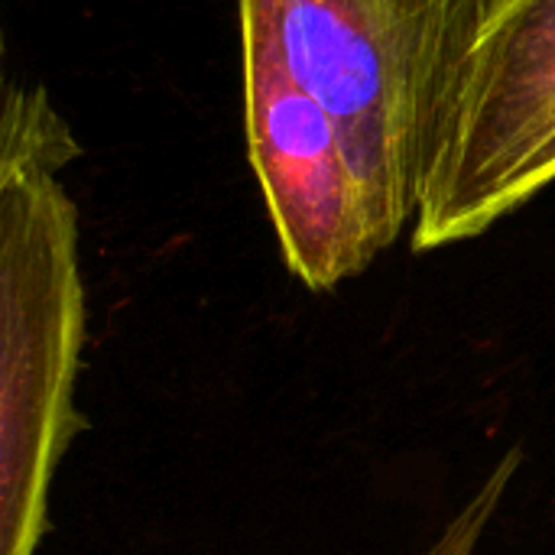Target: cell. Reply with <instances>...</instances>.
I'll return each instance as SVG.
<instances>
[{
    "instance_id": "1",
    "label": "cell",
    "mask_w": 555,
    "mask_h": 555,
    "mask_svg": "<svg viewBox=\"0 0 555 555\" xmlns=\"http://www.w3.org/2000/svg\"><path fill=\"white\" fill-rule=\"evenodd\" d=\"M78 143L42 88L7 85L0 120V555H36L49 491L85 429L78 211L59 169Z\"/></svg>"
},
{
    "instance_id": "2",
    "label": "cell",
    "mask_w": 555,
    "mask_h": 555,
    "mask_svg": "<svg viewBox=\"0 0 555 555\" xmlns=\"http://www.w3.org/2000/svg\"><path fill=\"white\" fill-rule=\"evenodd\" d=\"M462 10L465 0H241V29L338 127L390 244L416 215Z\"/></svg>"
},
{
    "instance_id": "3",
    "label": "cell",
    "mask_w": 555,
    "mask_h": 555,
    "mask_svg": "<svg viewBox=\"0 0 555 555\" xmlns=\"http://www.w3.org/2000/svg\"><path fill=\"white\" fill-rule=\"evenodd\" d=\"M555 182V0H465L436 104L413 247L485 234Z\"/></svg>"
},
{
    "instance_id": "4",
    "label": "cell",
    "mask_w": 555,
    "mask_h": 555,
    "mask_svg": "<svg viewBox=\"0 0 555 555\" xmlns=\"http://www.w3.org/2000/svg\"><path fill=\"white\" fill-rule=\"evenodd\" d=\"M241 52L250 166L283 260L309 289H332L358 276L390 241L332 117L260 36L241 29Z\"/></svg>"
},
{
    "instance_id": "5",
    "label": "cell",
    "mask_w": 555,
    "mask_h": 555,
    "mask_svg": "<svg viewBox=\"0 0 555 555\" xmlns=\"http://www.w3.org/2000/svg\"><path fill=\"white\" fill-rule=\"evenodd\" d=\"M520 462H524L520 449H511L494 465V472L485 478V485L475 491V498L446 524V530L433 540V546L423 555H475L488 524L494 520V514H498V507H501V501H504V494H507V488L520 468Z\"/></svg>"
}]
</instances>
